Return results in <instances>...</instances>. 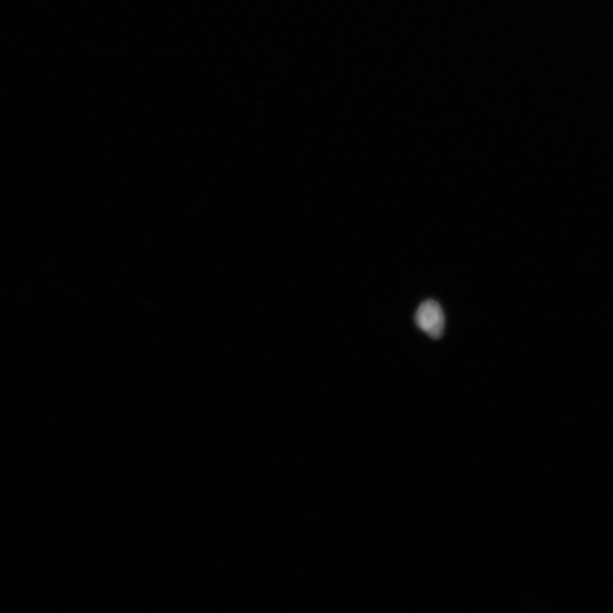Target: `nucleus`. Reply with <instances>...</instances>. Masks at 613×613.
Masks as SVG:
<instances>
[{"label": "nucleus", "instance_id": "1", "mask_svg": "<svg viewBox=\"0 0 613 613\" xmlns=\"http://www.w3.org/2000/svg\"><path fill=\"white\" fill-rule=\"evenodd\" d=\"M416 324L428 337L439 339L442 337L445 317L441 306L435 300H426L417 309Z\"/></svg>", "mask_w": 613, "mask_h": 613}]
</instances>
